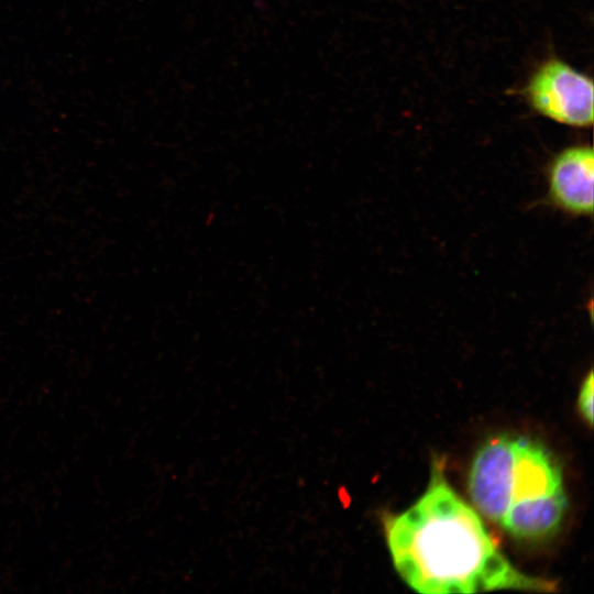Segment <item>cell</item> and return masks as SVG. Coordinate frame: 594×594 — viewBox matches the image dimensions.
Returning <instances> with one entry per match:
<instances>
[{
    "label": "cell",
    "mask_w": 594,
    "mask_h": 594,
    "mask_svg": "<svg viewBox=\"0 0 594 594\" xmlns=\"http://www.w3.org/2000/svg\"><path fill=\"white\" fill-rule=\"evenodd\" d=\"M593 372L590 371L581 385L578 396V409L590 427L593 424Z\"/></svg>",
    "instance_id": "5b68a950"
},
{
    "label": "cell",
    "mask_w": 594,
    "mask_h": 594,
    "mask_svg": "<svg viewBox=\"0 0 594 594\" xmlns=\"http://www.w3.org/2000/svg\"><path fill=\"white\" fill-rule=\"evenodd\" d=\"M382 522L396 571L419 593L554 588L506 559L476 512L451 487L439 461L432 462L420 498L399 514H385Z\"/></svg>",
    "instance_id": "6da1fadb"
},
{
    "label": "cell",
    "mask_w": 594,
    "mask_h": 594,
    "mask_svg": "<svg viewBox=\"0 0 594 594\" xmlns=\"http://www.w3.org/2000/svg\"><path fill=\"white\" fill-rule=\"evenodd\" d=\"M550 201L573 216H592L594 154L588 145H574L558 153L548 173Z\"/></svg>",
    "instance_id": "277c9868"
},
{
    "label": "cell",
    "mask_w": 594,
    "mask_h": 594,
    "mask_svg": "<svg viewBox=\"0 0 594 594\" xmlns=\"http://www.w3.org/2000/svg\"><path fill=\"white\" fill-rule=\"evenodd\" d=\"M468 488L482 515L516 539L552 537L568 506L561 468L540 442L502 435L473 458Z\"/></svg>",
    "instance_id": "7a4b0ae2"
},
{
    "label": "cell",
    "mask_w": 594,
    "mask_h": 594,
    "mask_svg": "<svg viewBox=\"0 0 594 594\" xmlns=\"http://www.w3.org/2000/svg\"><path fill=\"white\" fill-rule=\"evenodd\" d=\"M531 108L562 124H593V80L565 62L550 58L529 78L524 90Z\"/></svg>",
    "instance_id": "3957f363"
}]
</instances>
